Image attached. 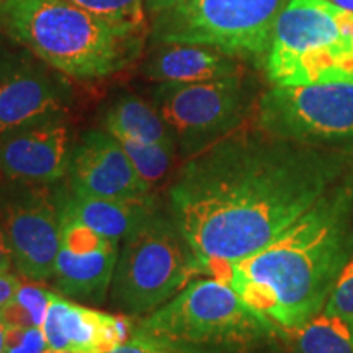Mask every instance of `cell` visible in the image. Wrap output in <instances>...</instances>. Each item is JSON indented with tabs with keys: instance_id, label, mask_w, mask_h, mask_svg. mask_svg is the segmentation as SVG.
I'll use <instances>...</instances> for the list:
<instances>
[{
	"instance_id": "25",
	"label": "cell",
	"mask_w": 353,
	"mask_h": 353,
	"mask_svg": "<svg viewBox=\"0 0 353 353\" xmlns=\"http://www.w3.org/2000/svg\"><path fill=\"white\" fill-rule=\"evenodd\" d=\"M108 353H175V352H170L167 350V348L154 345L151 342H145L143 339L132 337L131 335L126 342H123L121 345L114 347L113 350H110Z\"/></svg>"
},
{
	"instance_id": "2",
	"label": "cell",
	"mask_w": 353,
	"mask_h": 353,
	"mask_svg": "<svg viewBox=\"0 0 353 353\" xmlns=\"http://www.w3.org/2000/svg\"><path fill=\"white\" fill-rule=\"evenodd\" d=\"M353 249V172L262 250L239 262L214 265L206 275L228 283L283 330L322 311Z\"/></svg>"
},
{
	"instance_id": "22",
	"label": "cell",
	"mask_w": 353,
	"mask_h": 353,
	"mask_svg": "<svg viewBox=\"0 0 353 353\" xmlns=\"http://www.w3.org/2000/svg\"><path fill=\"white\" fill-rule=\"evenodd\" d=\"M68 2L76 3L114 23L141 30V32H145L148 28L144 0H68Z\"/></svg>"
},
{
	"instance_id": "10",
	"label": "cell",
	"mask_w": 353,
	"mask_h": 353,
	"mask_svg": "<svg viewBox=\"0 0 353 353\" xmlns=\"http://www.w3.org/2000/svg\"><path fill=\"white\" fill-rule=\"evenodd\" d=\"M0 228L13 265L26 280L52 278L63 234L61 200L46 183H0Z\"/></svg>"
},
{
	"instance_id": "6",
	"label": "cell",
	"mask_w": 353,
	"mask_h": 353,
	"mask_svg": "<svg viewBox=\"0 0 353 353\" xmlns=\"http://www.w3.org/2000/svg\"><path fill=\"white\" fill-rule=\"evenodd\" d=\"M205 275L172 216L156 211L120 245L110 303L125 316H148Z\"/></svg>"
},
{
	"instance_id": "32",
	"label": "cell",
	"mask_w": 353,
	"mask_h": 353,
	"mask_svg": "<svg viewBox=\"0 0 353 353\" xmlns=\"http://www.w3.org/2000/svg\"><path fill=\"white\" fill-rule=\"evenodd\" d=\"M350 30H352V34H353V13H352V17H350Z\"/></svg>"
},
{
	"instance_id": "7",
	"label": "cell",
	"mask_w": 353,
	"mask_h": 353,
	"mask_svg": "<svg viewBox=\"0 0 353 353\" xmlns=\"http://www.w3.org/2000/svg\"><path fill=\"white\" fill-rule=\"evenodd\" d=\"M290 0H187L151 20L157 44H198L265 64L278 17Z\"/></svg>"
},
{
	"instance_id": "26",
	"label": "cell",
	"mask_w": 353,
	"mask_h": 353,
	"mask_svg": "<svg viewBox=\"0 0 353 353\" xmlns=\"http://www.w3.org/2000/svg\"><path fill=\"white\" fill-rule=\"evenodd\" d=\"M21 286V281L8 272H0V309L12 301Z\"/></svg>"
},
{
	"instance_id": "4",
	"label": "cell",
	"mask_w": 353,
	"mask_h": 353,
	"mask_svg": "<svg viewBox=\"0 0 353 353\" xmlns=\"http://www.w3.org/2000/svg\"><path fill=\"white\" fill-rule=\"evenodd\" d=\"M276 330L228 283L206 275L144 316L131 335L175 353H260Z\"/></svg>"
},
{
	"instance_id": "24",
	"label": "cell",
	"mask_w": 353,
	"mask_h": 353,
	"mask_svg": "<svg viewBox=\"0 0 353 353\" xmlns=\"http://www.w3.org/2000/svg\"><path fill=\"white\" fill-rule=\"evenodd\" d=\"M48 342L41 327H7L6 353H44Z\"/></svg>"
},
{
	"instance_id": "30",
	"label": "cell",
	"mask_w": 353,
	"mask_h": 353,
	"mask_svg": "<svg viewBox=\"0 0 353 353\" xmlns=\"http://www.w3.org/2000/svg\"><path fill=\"white\" fill-rule=\"evenodd\" d=\"M6 341H7V325L0 321V353H6Z\"/></svg>"
},
{
	"instance_id": "13",
	"label": "cell",
	"mask_w": 353,
	"mask_h": 353,
	"mask_svg": "<svg viewBox=\"0 0 353 353\" xmlns=\"http://www.w3.org/2000/svg\"><path fill=\"white\" fill-rule=\"evenodd\" d=\"M69 130L63 118L0 132V175L7 180L51 183L69 174Z\"/></svg>"
},
{
	"instance_id": "31",
	"label": "cell",
	"mask_w": 353,
	"mask_h": 353,
	"mask_svg": "<svg viewBox=\"0 0 353 353\" xmlns=\"http://www.w3.org/2000/svg\"><path fill=\"white\" fill-rule=\"evenodd\" d=\"M44 353H69V352H61V350H52V348H48Z\"/></svg>"
},
{
	"instance_id": "16",
	"label": "cell",
	"mask_w": 353,
	"mask_h": 353,
	"mask_svg": "<svg viewBox=\"0 0 353 353\" xmlns=\"http://www.w3.org/2000/svg\"><path fill=\"white\" fill-rule=\"evenodd\" d=\"M149 81L190 83L242 74L237 57L198 44H157L143 64Z\"/></svg>"
},
{
	"instance_id": "12",
	"label": "cell",
	"mask_w": 353,
	"mask_h": 353,
	"mask_svg": "<svg viewBox=\"0 0 353 353\" xmlns=\"http://www.w3.org/2000/svg\"><path fill=\"white\" fill-rule=\"evenodd\" d=\"M70 188L100 198L138 200L151 196L120 141L107 130H92L70 152Z\"/></svg>"
},
{
	"instance_id": "14",
	"label": "cell",
	"mask_w": 353,
	"mask_h": 353,
	"mask_svg": "<svg viewBox=\"0 0 353 353\" xmlns=\"http://www.w3.org/2000/svg\"><path fill=\"white\" fill-rule=\"evenodd\" d=\"M41 329L48 348L69 353H108L132 334L126 316L82 306L59 293L51 294Z\"/></svg>"
},
{
	"instance_id": "18",
	"label": "cell",
	"mask_w": 353,
	"mask_h": 353,
	"mask_svg": "<svg viewBox=\"0 0 353 353\" xmlns=\"http://www.w3.org/2000/svg\"><path fill=\"white\" fill-rule=\"evenodd\" d=\"M105 130L117 139H130L143 144L176 145L175 132L154 105L138 97H121L105 117Z\"/></svg>"
},
{
	"instance_id": "20",
	"label": "cell",
	"mask_w": 353,
	"mask_h": 353,
	"mask_svg": "<svg viewBox=\"0 0 353 353\" xmlns=\"http://www.w3.org/2000/svg\"><path fill=\"white\" fill-rule=\"evenodd\" d=\"M51 294V291L38 285L21 283L12 301L0 309V321L7 327H41Z\"/></svg>"
},
{
	"instance_id": "5",
	"label": "cell",
	"mask_w": 353,
	"mask_h": 353,
	"mask_svg": "<svg viewBox=\"0 0 353 353\" xmlns=\"http://www.w3.org/2000/svg\"><path fill=\"white\" fill-rule=\"evenodd\" d=\"M350 17L330 0H290L265 57L268 81L273 85L353 82Z\"/></svg>"
},
{
	"instance_id": "15",
	"label": "cell",
	"mask_w": 353,
	"mask_h": 353,
	"mask_svg": "<svg viewBox=\"0 0 353 353\" xmlns=\"http://www.w3.org/2000/svg\"><path fill=\"white\" fill-rule=\"evenodd\" d=\"M64 83L46 68L10 64L0 69V132L57 118L65 105Z\"/></svg>"
},
{
	"instance_id": "28",
	"label": "cell",
	"mask_w": 353,
	"mask_h": 353,
	"mask_svg": "<svg viewBox=\"0 0 353 353\" xmlns=\"http://www.w3.org/2000/svg\"><path fill=\"white\" fill-rule=\"evenodd\" d=\"M12 265H13V260H12L10 249H8L7 239L6 236H3L2 228H0V272H8Z\"/></svg>"
},
{
	"instance_id": "19",
	"label": "cell",
	"mask_w": 353,
	"mask_h": 353,
	"mask_svg": "<svg viewBox=\"0 0 353 353\" xmlns=\"http://www.w3.org/2000/svg\"><path fill=\"white\" fill-rule=\"evenodd\" d=\"M291 334V353H353L350 317L321 311Z\"/></svg>"
},
{
	"instance_id": "9",
	"label": "cell",
	"mask_w": 353,
	"mask_h": 353,
	"mask_svg": "<svg viewBox=\"0 0 353 353\" xmlns=\"http://www.w3.org/2000/svg\"><path fill=\"white\" fill-rule=\"evenodd\" d=\"M245 105L242 74L205 82H165L154 88V107L175 132L176 144L192 156L226 138Z\"/></svg>"
},
{
	"instance_id": "23",
	"label": "cell",
	"mask_w": 353,
	"mask_h": 353,
	"mask_svg": "<svg viewBox=\"0 0 353 353\" xmlns=\"http://www.w3.org/2000/svg\"><path fill=\"white\" fill-rule=\"evenodd\" d=\"M322 311L353 319V255L342 267Z\"/></svg>"
},
{
	"instance_id": "29",
	"label": "cell",
	"mask_w": 353,
	"mask_h": 353,
	"mask_svg": "<svg viewBox=\"0 0 353 353\" xmlns=\"http://www.w3.org/2000/svg\"><path fill=\"white\" fill-rule=\"evenodd\" d=\"M334 6H337L342 10H345L348 13H353V0H330Z\"/></svg>"
},
{
	"instance_id": "11",
	"label": "cell",
	"mask_w": 353,
	"mask_h": 353,
	"mask_svg": "<svg viewBox=\"0 0 353 353\" xmlns=\"http://www.w3.org/2000/svg\"><path fill=\"white\" fill-rule=\"evenodd\" d=\"M63 216V234L52 281L59 294L72 301L100 304L110 293V285L120 254V242L108 239Z\"/></svg>"
},
{
	"instance_id": "1",
	"label": "cell",
	"mask_w": 353,
	"mask_h": 353,
	"mask_svg": "<svg viewBox=\"0 0 353 353\" xmlns=\"http://www.w3.org/2000/svg\"><path fill=\"white\" fill-rule=\"evenodd\" d=\"M348 156L239 132L192 156L169 190L170 216L201 262L250 257L311 210L350 170Z\"/></svg>"
},
{
	"instance_id": "21",
	"label": "cell",
	"mask_w": 353,
	"mask_h": 353,
	"mask_svg": "<svg viewBox=\"0 0 353 353\" xmlns=\"http://www.w3.org/2000/svg\"><path fill=\"white\" fill-rule=\"evenodd\" d=\"M130 157L132 167L149 187L164 179L170 169L175 148L164 144H143L130 139H118Z\"/></svg>"
},
{
	"instance_id": "17",
	"label": "cell",
	"mask_w": 353,
	"mask_h": 353,
	"mask_svg": "<svg viewBox=\"0 0 353 353\" xmlns=\"http://www.w3.org/2000/svg\"><path fill=\"white\" fill-rule=\"evenodd\" d=\"M61 211L108 239L121 242L157 211L152 196L138 200L100 198L74 192L59 196Z\"/></svg>"
},
{
	"instance_id": "27",
	"label": "cell",
	"mask_w": 353,
	"mask_h": 353,
	"mask_svg": "<svg viewBox=\"0 0 353 353\" xmlns=\"http://www.w3.org/2000/svg\"><path fill=\"white\" fill-rule=\"evenodd\" d=\"M183 2H187V0H144V10L148 19L152 20L154 17L169 12Z\"/></svg>"
},
{
	"instance_id": "8",
	"label": "cell",
	"mask_w": 353,
	"mask_h": 353,
	"mask_svg": "<svg viewBox=\"0 0 353 353\" xmlns=\"http://www.w3.org/2000/svg\"><path fill=\"white\" fill-rule=\"evenodd\" d=\"M259 128L314 148L353 145V82L273 85L259 101Z\"/></svg>"
},
{
	"instance_id": "3",
	"label": "cell",
	"mask_w": 353,
	"mask_h": 353,
	"mask_svg": "<svg viewBox=\"0 0 353 353\" xmlns=\"http://www.w3.org/2000/svg\"><path fill=\"white\" fill-rule=\"evenodd\" d=\"M0 32L48 68L79 81L105 79L128 68L145 37L68 0H0Z\"/></svg>"
}]
</instances>
